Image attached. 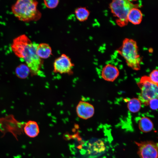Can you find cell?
<instances>
[{
  "label": "cell",
  "instance_id": "cell-4",
  "mask_svg": "<svg viewBox=\"0 0 158 158\" xmlns=\"http://www.w3.org/2000/svg\"><path fill=\"white\" fill-rule=\"evenodd\" d=\"M135 7L129 0H114L110 4V8L114 15L116 18L119 26H123L128 23L127 16L130 10Z\"/></svg>",
  "mask_w": 158,
  "mask_h": 158
},
{
  "label": "cell",
  "instance_id": "cell-9",
  "mask_svg": "<svg viewBox=\"0 0 158 158\" xmlns=\"http://www.w3.org/2000/svg\"><path fill=\"white\" fill-rule=\"evenodd\" d=\"M119 72L116 66L110 64L106 65L102 69V77L104 80L109 82H113L118 77Z\"/></svg>",
  "mask_w": 158,
  "mask_h": 158
},
{
  "label": "cell",
  "instance_id": "cell-18",
  "mask_svg": "<svg viewBox=\"0 0 158 158\" xmlns=\"http://www.w3.org/2000/svg\"><path fill=\"white\" fill-rule=\"evenodd\" d=\"M158 70L154 69L151 72L148 76L150 80L157 85L158 84Z\"/></svg>",
  "mask_w": 158,
  "mask_h": 158
},
{
  "label": "cell",
  "instance_id": "cell-1",
  "mask_svg": "<svg viewBox=\"0 0 158 158\" xmlns=\"http://www.w3.org/2000/svg\"><path fill=\"white\" fill-rule=\"evenodd\" d=\"M38 44L32 42L25 35H22L15 38L11 46L14 54L24 59L32 75L39 74L42 63L36 52Z\"/></svg>",
  "mask_w": 158,
  "mask_h": 158
},
{
  "label": "cell",
  "instance_id": "cell-7",
  "mask_svg": "<svg viewBox=\"0 0 158 158\" xmlns=\"http://www.w3.org/2000/svg\"><path fill=\"white\" fill-rule=\"evenodd\" d=\"M74 64L69 56L62 54L55 60L53 63L54 72L61 74H71Z\"/></svg>",
  "mask_w": 158,
  "mask_h": 158
},
{
  "label": "cell",
  "instance_id": "cell-12",
  "mask_svg": "<svg viewBox=\"0 0 158 158\" xmlns=\"http://www.w3.org/2000/svg\"><path fill=\"white\" fill-rule=\"evenodd\" d=\"M36 52L40 58L46 59L49 58L52 54V49L48 44L41 43L38 44Z\"/></svg>",
  "mask_w": 158,
  "mask_h": 158
},
{
  "label": "cell",
  "instance_id": "cell-19",
  "mask_svg": "<svg viewBox=\"0 0 158 158\" xmlns=\"http://www.w3.org/2000/svg\"><path fill=\"white\" fill-rule=\"evenodd\" d=\"M158 99L155 98L151 99L148 102V105L150 108L153 110H156L158 109Z\"/></svg>",
  "mask_w": 158,
  "mask_h": 158
},
{
  "label": "cell",
  "instance_id": "cell-17",
  "mask_svg": "<svg viewBox=\"0 0 158 158\" xmlns=\"http://www.w3.org/2000/svg\"><path fill=\"white\" fill-rule=\"evenodd\" d=\"M44 2L47 7L49 8L52 9L57 6L59 1L58 0H45L44 1Z\"/></svg>",
  "mask_w": 158,
  "mask_h": 158
},
{
  "label": "cell",
  "instance_id": "cell-5",
  "mask_svg": "<svg viewBox=\"0 0 158 158\" xmlns=\"http://www.w3.org/2000/svg\"><path fill=\"white\" fill-rule=\"evenodd\" d=\"M138 85L141 90L138 99L141 103L147 105L150 100L158 98V85L152 82L148 76L142 77Z\"/></svg>",
  "mask_w": 158,
  "mask_h": 158
},
{
  "label": "cell",
  "instance_id": "cell-11",
  "mask_svg": "<svg viewBox=\"0 0 158 158\" xmlns=\"http://www.w3.org/2000/svg\"><path fill=\"white\" fill-rule=\"evenodd\" d=\"M142 14L141 11L137 7L132 8L127 16V20L132 24L136 25L140 24L142 20Z\"/></svg>",
  "mask_w": 158,
  "mask_h": 158
},
{
  "label": "cell",
  "instance_id": "cell-2",
  "mask_svg": "<svg viewBox=\"0 0 158 158\" xmlns=\"http://www.w3.org/2000/svg\"><path fill=\"white\" fill-rule=\"evenodd\" d=\"M38 2L33 0H18L11 7L14 16L20 20L28 21L37 20L41 13L37 9Z\"/></svg>",
  "mask_w": 158,
  "mask_h": 158
},
{
  "label": "cell",
  "instance_id": "cell-3",
  "mask_svg": "<svg viewBox=\"0 0 158 158\" xmlns=\"http://www.w3.org/2000/svg\"><path fill=\"white\" fill-rule=\"evenodd\" d=\"M118 51L125 59L128 66L135 70L140 69L141 59L138 54V47L135 41L126 38Z\"/></svg>",
  "mask_w": 158,
  "mask_h": 158
},
{
  "label": "cell",
  "instance_id": "cell-13",
  "mask_svg": "<svg viewBox=\"0 0 158 158\" xmlns=\"http://www.w3.org/2000/svg\"><path fill=\"white\" fill-rule=\"evenodd\" d=\"M138 127L140 130L143 133H147L153 128V124L151 120L146 117H142L138 123Z\"/></svg>",
  "mask_w": 158,
  "mask_h": 158
},
{
  "label": "cell",
  "instance_id": "cell-6",
  "mask_svg": "<svg viewBox=\"0 0 158 158\" xmlns=\"http://www.w3.org/2000/svg\"><path fill=\"white\" fill-rule=\"evenodd\" d=\"M135 142L138 147L137 154L140 158H158L157 143L152 141Z\"/></svg>",
  "mask_w": 158,
  "mask_h": 158
},
{
  "label": "cell",
  "instance_id": "cell-14",
  "mask_svg": "<svg viewBox=\"0 0 158 158\" xmlns=\"http://www.w3.org/2000/svg\"><path fill=\"white\" fill-rule=\"evenodd\" d=\"M75 13L77 19L80 22L87 20L90 14L88 9L86 7H83L77 8L75 11Z\"/></svg>",
  "mask_w": 158,
  "mask_h": 158
},
{
  "label": "cell",
  "instance_id": "cell-10",
  "mask_svg": "<svg viewBox=\"0 0 158 158\" xmlns=\"http://www.w3.org/2000/svg\"><path fill=\"white\" fill-rule=\"evenodd\" d=\"M23 130L28 136L31 138L36 137L40 132L37 123L33 121H29L25 123L23 127Z\"/></svg>",
  "mask_w": 158,
  "mask_h": 158
},
{
  "label": "cell",
  "instance_id": "cell-8",
  "mask_svg": "<svg viewBox=\"0 0 158 158\" xmlns=\"http://www.w3.org/2000/svg\"><path fill=\"white\" fill-rule=\"evenodd\" d=\"M76 111L78 116L84 119L91 118L95 113L93 106L88 102L83 101L78 102L76 107Z\"/></svg>",
  "mask_w": 158,
  "mask_h": 158
},
{
  "label": "cell",
  "instance_id": "cell-16",
  "mask_svg": "<svg viewBox=\"0 0 158 158\" xmlns=\"http://www.w3.org/2000/svg\"><path fill=\"white\" fill-rule=\"evenodd\" d=\"M30 72L27 65L22 64L18 66L16 69V73L17 76L21 78H26Z\"/></svg>",
  "mask_w": 158,
  "mask_h": 158
},
{
  "label": "cell",
  "instance_id": "cell-15",
  "mask_svg": "<svg viewBox=\"0 0 158 158\" xmlns=\"http://www.w3.org/2000/svg\"><path fill=\"white\" fill-rule=\"evenodd\" d=\"M141 103L138 99L133 98L128 102L127 107L129 110L131 112H138L140 109Z\"/></svg>",
  "mask_w": 158,
  "mask_h": 158
}]
</instances>
